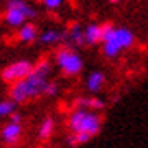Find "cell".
I'll use <instances>...</instances> for the list:
<instances>
[{"mask_svg": "<svg viewBox=\"0 0 148 148\" xmlns=\"http://www.w3.org/2000/svg\"><path fill=\"white\" fill-rule=\"evenodd\" d=\"M68 128L73 133H85L93 138L100 133L101 116L95 110L75 107V110L68 116Z\"/></svg>", "mask_w": 148, "mask_h": 148, "instance_id": "3957f363", "label": "cell"}, {"mask_svg": "<svg viewBox=\"0 0 148 148\" xmlns=\"http://www.w3.org/2000/svg\"><path fill=\"white\" fill-rule=\"evenodd\" d=\"M34 68V63L28 60H18V62H14L12 65H8L2 70V80L5 82L7 85H12L15 82L25 78Z\"/></svg>", "mask_w": 148, "mask_h": 148, "instance_id": "8992f818", "label": "cell"}, {"mask_svg": "<svg viewBox=\"0 0 148 148\" xmlns=\"http://www.w3.org/2000/svg\"><path fill=\"white\" fill-rule=\"evenodd\" d=\"M50 72H52V63L47 58L37 62L32 68V72L25 78L10 85V92H8L10 98L18 105V103L34 100L37 97H42L43 90H45V85L48 83Z\"/></svg>", "mask_w": 148, "mask_h": 148, "instance_id": "6da1fadb", "label": "cell"}, {"mask_svg": "<svg viewBox=\"0 0 148 148\" xmlns=\"http://www.w3.org/2000/svg\"><path fill=\"white\" fill-rule=\"evenodd\" d=\"M42 3L48 8V10H55V8H58L63 3V0H42Z\"/></svg>", "mask_w": 148, "mask_h": 148, "instance_id": "ac0fdd59", "label": "cell"}, {"mask_svg": "<svg viewBox=\"0 0 148 148\" xmlns=\"http://www.w3.org/2000/svg\"><path fill=\"white\" fill-rule=\"evenodd\" d=\"M103 83H105V75L101 72H92L87 78V90L90 93H97L101 90Z\"/></svg>", "mask_w": 148, "mask_h": 148, "instance_id": "7c38bea8", "label": "cell"}, {"mask_svg": "<svg viewBox=\"0 0 148 148\" xmlns=\"http://www.w3.org/2000/svg\"><path fill=\"white\" fill-rule=\"evenodd\" d=\"M53 130H55V121L53 118H45V120L40 123L38 127V138L40 141H48L53 135Z\"/></svg>", "mask_w": 148, "mask_h": 148, "instance_id": "4fadbf2b", "label": "cell"}, {"mask_svg": "<svg viewBox=\"0 0 148 148\" xmlns=\"http://www.w3.org/2000/svg\"><path fill=\"white\" fill-rule=\"evenodd\" d=\"M63 40L70 42L72 45H78V47H83L85 45V37H83V28L78 25V23H72L68 30L63 34Z\"/></svg>", "mask_w": 148, "mask_h": 148, "instance_id": "ba28073f", "label": "cell"}, {"mask_svg": "<svg viewBox=\"0 0 148 148\" xmlns=\"http://www.w3.org/2000/svg\"><path fill=\"white\" fill-rule=\"evenodd\" d=\"M15 108H17V103L12 98L10 100H2L0 101V118L2 116H10V113L15 112Z\"/></svg>", "mask_w": 148, "mask_h": 148, "instance_id": "2e32d148", "label": "cell"}, {"mask_svg": "<svg viewBox=\"0 0 148 148\" xmlns=\"http://www.w3.org/2000/svg\"><path fill=\"white\" fill-rule=\"evenodd\" d=\"M38 2H42V0H38Z\"/></svg>", "mask_w": 148, "mask_h": 148, "instance_id": "44dd1931", "label": "cell"}, {"mask_svg": "<svg viewBox=\"0 0 148 148\" xmlns=\"http://www.w3.org/2000/svg\"><path fill=\"white\" fill-rule=\"evenodd\" d=\"M90 140H92L90 135L73 133V132H70V133L67 135V138H65V143H67L68 147H78V145H85V143H88Z\"/></svg>", "mask_w": 148, "mask_h": 148, "instance_id": "9a60e30c", "label": "cell"}, {"mask_svg": "<svg viewBox=\"0 0 148 148\" xmlns=\"http://www.w3.org/2000/svg\"><path fill=\"white\" fill-rule=\"evenodd\" d=\"M83 37H85V45H97L101 40V25L98 23H90L83 28Z\"/></svg>", "mask_w": 148, "mask_h": 148, "instance_id": "9c48e42d", "label": "cell"}, {"mask_svg": "<svg viewBox=\"0 0 148 148\" xmlns=\"http://www.w3.org/2000/svg\"><path fill=\"white\" fill-rule=\"evenodd\" d=\"M75 107L88 108V110L98 112V110H101L105 105H103V101H101L100 98H97V97H80V98L75 100Z\"/></svg>", "mask_w": 148, "mask_h": 148, "instance_id": "8fae6325", "label": "cell"}, {"mask_svg": "<svg viewBox=\"0 0 148 148\" xmlns=\"http://www.w3.org/2000/svg\"><path fill=\"white\" fill-rule=\"evenodd\" d=\"M135 42V35L132 30L125 27H113L112 23L101 25V52L108 58H115L121 50L132 47Z\"/></svg>", "mask_w": 148, "mask_h": 148, "instance_id": "7a4b0ae2", "label": "cell"}, {"mask_svg": "<svg viewBox=\"0 0 148 148\" xmlns=\"http://www.w3.org/2000/svg\"><path fill=\"white\" fill-rule=\"evenodd\" d=\"M10 120L12 121H18V123H22V116L17 112H14V113H10Z\"/></svg>", "mask_w": 148, "mask_h": 148, "instance_id": "d6986e66", "label": "cell"}, {"mask_svg": "<svg viewBox=\"0 0 148 148\" xmlns=\"http://www.w3.org/2000/svg\"><path fill=\"white\" fill-rule=\"evenodd\" d=\"M22 133H23V128H22V123L18 121H8L5 127L2 128V132H0V138L2 141L5 143V145H10V147H14L17 145L22 138Z\"/></svg>", "mask_w": 148, "mask_h": 148, "instance_id": "52a82bcc", "label": "cell"}, {"mask_svg": "<svg viewBox=\"0 0 148 148\" xmlns=\"http://www.w3.org/2000/svg\"><path fill=\"white\" fill-rule=\"evenodd\" d=\"M55 62L58 68L62 70V73L67 77H75L82 72L83 68V60L82 57L75 50H72L70 47H62L57 50L55 53Z\"/></svg>", "mask_w": 148, "mask_h": 148, "instance_id": "5b68a950", "label": "cell"}, {"mask_svg": "<svg viewBox=\"0 0 148 148\" xmlns=\"http://www.w3.org/2000/svg\"><path fill=\"white\" fill-rule=\"evenodd\" d=\"M35 15H37L35 10L27 2H23V0H8L3 18L7 22V25H10V27H20L22 23H25L28 18H34Z\"/></svg>", "mask_w": 148, "mask_h": 148, "instance_id": "277c9868", "label": "cell"}, {"mask_svg": "<svg viewBox=\"0 0 148 148\" xmlns=\"http://www.w3.org/2000/svg\"><path fill=\"white\" fill-rule=\"evenodd\" d=\"M58 93V83L57 82H48L45 85V90H43V95L47 97H53V95Z\"/></svg>", "mask_w": 148, "mask_h": 148, "instance_id": "e0dca14e", "label": "cell"}, {"mask_svg": "<svg viewBox=\"0 0 148 148\" xmlns=\"http://www.w3.org/2000/svg\"><path fill=\"white\" fill-rule=\"evenodd\" d=\"M110 2H112V3H118V2H120V0H110Z\"/></svg>", "mask_w": 148, "mask_h": 148, "instance_id": "ffe728a7", "label": "cell"}, {"mask_svg": "<svg viewBox=\"0 0 148 148\" xmlns=\"http://www.w3.org/2000/svg\"><path fill=\"white\" fill-rule=\"evenodd\" d=\"M42 43H47V45H52V43H57V42L63 40V32L57 30V28H50V30H45L43 34L38 37Z\"/></svg>", "mask_w": 148, "mask_h": 148, "instance_id": "5bb4252c", "label": "cell"}, {"mask_svg": "<svg viewBox=\"0 0 148 148\" xmlns=\"http://www.w3.org/2000/svg\"><path fill=\"white\" fill-rule=\"evenodd\" d=\"M17 37L23 43H30V42H34L37 38V27H35L34 23H30V22H25V23L20 25Z\"/></svg>", "mask_w": 148, "mask_h": 148, "instance_id": "30bf717a", "label": "cell"}]
</instances>
